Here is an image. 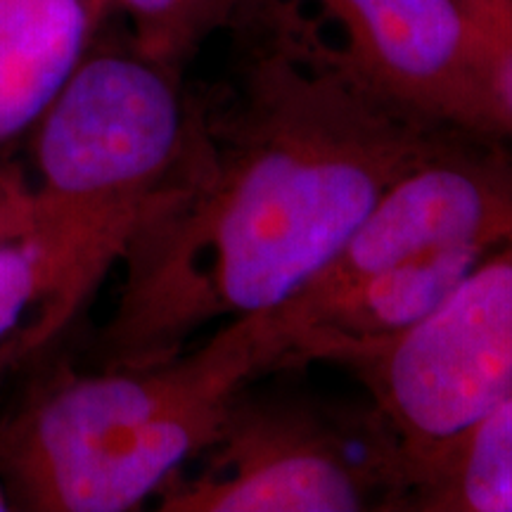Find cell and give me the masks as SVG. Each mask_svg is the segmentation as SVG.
<instances>
[{"instance_id": "7a4b0ae2", "label": "cell", "mask_w": 512, "mask_h": 512, "mask_svg": "<svg viewBox=\"0 0 512 512\" xmlns=\"http://www.w3.org/2000/svg\"><path fill=\"white\" fill-rule=\"evenodd\" d=\"M273 370L266 313L223 323L166 361L62 370L0 427L10 501L38 512L140 508L221 437L247 384Z\"/></svg>"}, {"instance_id": "5bb4252c", "label": "cell", "mask_w": 512, "mask_h": 512, "mask_svg": "<svg viewBox=\"0 0 512 512\" xmlns=\"http://www.w3.org/2000/svg\"><path fill=\"white\" fill-rule=\"evenodd\" d=\"M472 27H482L486 22L512 12V0H460Z\"/></svg>"}, {"instance_id": "30bf717a", "label": "cell", "mask_w": 512, "mask_h": 512, "mask_svg": "<svg viewBox=\"0 0 512 512\" xmlns=\"http://www.w3.org/2000/svg\"><path fill=\"white\" fill-rule=\"evenodd\" d=\"M411 510L512 512V399L422 467Z\"/></svg>"}, {"instance_id": "6da1fadb", "label": "cell", "mask_w": 512, "mask_h": 512, "mask_svg": "<svg viewBox=\"0 0 512 512\" xmlns=\"http://www.w3.org/2000/svg\"><path fill=\"white\" fill-rule=\"evenodd\" d=\"M238 79L195 107L178 178L126 256L105 368L147 366L211 323L275 313L318 278L377 197L460 128L361 79L290 8L254 0Z\"/></svg>"}, {"instance_id": "8fae6325", "label": "cell", "mask_w": 512, "mask_h": 512, "mask_svg": "<svg viewBox=\"0 0 512 512\" xmlns=\"http://www.w3.org/2000/svg\"><path fill=\"white\" fill-rule=\"evenodd\" d=\"M252 0H112L131 27V46L150 60L183 69L216 31L235 27Z\"/></svg>"}, {"instance_id": "4fadbf2b", "label": "cell", "mask_w": 512, "mask_h": 512, "mask_svg": "<svg viewBox=\"0 0 512 512\" xmlns=\"http://www.w3.org/2000/svg\"><path fill=\"white\" fill-rule=\"evenodd\" d=\"M36 221L31 178L22 166L0 159V240L24 233Z\"/></svg>"}, {"instance_id": "277c9868", "label": "cell", "mask_w": 512, "mask_h": 512, "mask_svg": "<svg viewBox=\"0 0 512 512\" xmlns=\"http://www.w3.org/2000/svg\"><path fill=\"white\" fill-rule=\"evenodd\" d=\"M197 475L159 491L164 512L408 510L403 456L373 411L332 418L294 401H235Z\"/></svg>"}, {"instance_id": "3957f363", "label": "cell", "mask_w": 512, "mask_h": 512, "mask_svg": "<svg viewBox=\"0 0 512 512\" xmlns=\"http://www.w3.org/2000/svg\"><path fill=\"white\" fill-rule=\"evenodd\" d=\"M195 107L181 69L133 46H93L29 131L38 219L69 228L107 264L124 259L174 188Z\"/></svg>"}, {"instance_id": "8992f818", "label": "cell", "mask_w": 512, "mask_h": 512, "mask_svg": "<svg viewBox=\"0 0 512 512\" xmlns=\"http://www.w3.org/2000/svg\"><path fill=\"white\" fill-rule=\"evenodd\" d=\"M510 240L512 143L458 131L377 197L302 294L335 292L427 249L501 247Z\"/></svg>"}, {"instance_id": "5b68a950", "label": "cell", "mask_w": 512, "mask_h": 512, "mask_svg": "<svg viewBox=\"0 0 512 512\" xmlns=\"http://www.w3.org/2000/svg\"><path fill=\"white\" fill-rule=\"evenodd\" d=\"M337 366L366 384L370 411L399 446L413 496L422 467L512 399V240L413 330Z\"/></svg>"}, {"instance_id": "9a60e30c", "label": "cell", "mask_w": 512, "mask_h": 512, "mask_svg": "<svg viewBox=\"0 0 512 512\" xmlns=\"http://www.w3.org/2000/svg\"><path fill=\"white\" fill-rule=\"evenodd\" d=\"M10 494H8V486H5L3 477H0V510H8L10 508Z\"/></svg>"}, {"instance_id": "52a82bcc", "label": "cell", "mask_w": 512, "mask_h": 512, "mask_svg": "<svg viewBox=\"0 0 512 512\" xmlns=\"http://www.w3.org/2000/svg\"><path fill=\"white\" fill-rule=\"evenodd\" d=\"M370 86L422 117L501 138L475 29L460 0H311Z\"/></svg>"}, {"instance_id": "9c48e42d", "label": "cell", "mask_w": 512, "mask_h": 512, "mask_svg": "<svg viewBox=\"0 0 512 512\" xmlns=\"http://www.w3.org/2000/svg\"><path fill=\"white\" fill-rule=\"evenodd\" d=\"M110 10L112 0H0V147L43 117Z\"/></svg>"}, {"instance_id": "ba28073f", "label": "cell", "mask_w": 512, "mask_h": 512, "mask_svg": "<svg viewBox=\"0 0 512 512\" xmlns=\"http://www.w3.org/2000/svg\"><path fill=\"white\" fill-rule=\"evenodd\" d=\"M107 271L67 230L36 219L0 240V370L48 347Z\"/></svg>"}, {"instance_id": "7c38bea8", "label": "cell", "mask_w": 512, "mask_h": 512, "mask_svg": "<svg viewBox=\"0 0 512 512\" xmlns=\"http://www.w3.org/2000/svg\"><path fill=\"white\" fill-rule=\"evenodd\" d=\"M498 131L512 143V12L475 27Z\"/></svg>"}]
</instances>
